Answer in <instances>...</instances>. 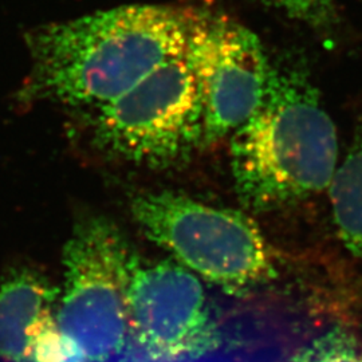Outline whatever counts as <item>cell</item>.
<instances>
[{
	"instance_id": "1",
	"label": "cell",
	"mask_w": 362,
	"mask_h": 362,
	"mask_svg": "<svg viewBox=\"0 0 362 362\" xmlns=\"http://www.w3.org/2000/svg\"><path fill=\"white\" fill-rule=\"evenodd\" d=\"M26 42L22 98L98 109L184 54V10L122 6L37 27Z\"/></svg>"
},
{
	"instance_id": "5",
	"label": "cell",
	"mask_w": 362,
	"mask_h": 362,
	"mask_svg": "<svg viewBox=\"0 0 362 362\" xmlns=\"http://www.w3.org/2000/svg\"><path fill=\"white\" fill-rule=\"evenodd\" d=\"M129 255L119 230L103 216L78 223L66 243L55 322L82 346L89 362L109 361L127 345Z\"/></svg>"
},
{
	"instance_id": "9",
	"label": "cell",
	"mask_w": 362,
	"mask_h": 362,
	"mask_svg": "<svg viewBox=\"0 0 362 362\" xmlns=\"http://www.w3.org/2000/svg\"><path fill=\"white\" fill-rule=\"evenodd\" d=\"M327 191L338 235L362 263V119Z\"/></svg>"
},
{
	"instance_id": "3",
	"label": "cell",
	"mask_w": 362,
	"mask_h": 362,
	"mask_svg": "<svg viewBox=\"0 0 362 362\" xmlns=\"http://www.w3.org/2000/svg\"><path fill=\"white\" fill-rule=\"evenodd\" d=\"M132 214L149 240L214 285L242 291L276 275L272 247L258 224L236 209L157 192L134 197Z\"/></svg>"
},
{
	"instance_id": "12",
	"label": "cell",
	"mask_w": 362,
	"mask_h": 362,
	"mask_svg": "<svg viewBox=\"0 0 362 362\" xmlns=\"http://www.w3.org/2000/svg\"><path fill=\"white\" fill-rule=\"evenodd\" d=\"M275 10L321 33L333 31L336 27L334 0H263Z\"/></svg>"
},
{
	"instance_id": "4",
	"label": "cell",
	"mask_w": 362,
	"mask_h": 362,
	"mask_svg": "<svg viewBox=\"0 0 362 362\" xmlns=\"http://www.w3.org/2000/svg\"><path fill=\"white\" fill-rule=\"evenodd\" d=\"M94 133L110 153L160 168L202 145V101L184 54L98 107Z\"/></svg>"
},
{
	"instance_id": "2",
	"label": "cell",
	"mask_w": 362,
	"mask_h": 362,
	"mask_svg": "<svg viewBox=\"0 0 362 362\" xmlns=\"http://www.w3.org/2000/svg\"><path fill=\"white\" fill-rule=\"evenodd\" d=\"M230 139L236 192L252 211L281 209L322 194L339 165L336 127L300 65H272L260 107Z\"/></svg>"
},
{
	"instance_id": "11",
	"label": "cell",
	"mask_w": 362,
	"mask_h": 362,
	"mask_svg": "<svg viewBox=\"0 0 362 362\" xmlns=\"http://www.w3.org/2000/svg\"><path fill=\"white\" fill-rule=\"evenodd\" d=\"M33 362H89L85 350L71 337L62 333L50 320L40 330L33 350Z\"/></svg>"
},
{
	"instance_id": "8",
	"label": "cell",
	"mask_w": 362,
	"mask_h": 362,
	"mask_svg": "<svg viewBox=\"0 0 362 362\" xmlns=\"http://www.w3.org/2000/svg\"><path fill=\"white\" fill-rule=\"evenodd\" d=\"M59 296L40 272L15 269L0 282V357L13 362L33 361L40 330L52 320Z\"/></svg>"
},
{
	"instance_id": "6",
	"label": "cell",
	"mask_w": 362,
	"mask_h": 362,
	"mask_svg": "<svg viewBox=\"0 0 362 362\" xmlns=\"http://www.w3.org/2000/svg\"><path fill=\"white\" fill-rule=\"evenodd\" d=\"M184 57L203 109V143L231 137L257 113L272 65L258 37L233 18L211 10H184Z\"/></svg>"
},
{
	"instance_id": "7",
	"label": "cell",
	"mask_w": 362,
	"mask_h": 362,
	"mask_svg": "<svg viewBox=\"0 0 362 362\" xmlns=\"http://www.w3.org/2000/svg\"><path fill=\"white\" fill-rule=\"evenodd\" d=\"M127 311L129 330L153 361L199 360L219 346L203 285L180 264L130 252Z\"/></svg>"
},
{
	"instance_id": "10",
	"label": "cell",
	"mask_w": 362,
	"mask_h": 362,
	"mask_svg": "<svg viewBox=\"0 0 362 362\" xmlns=\"http://www.w3.org/2000/svg\"><path fill=\"white\" fill-rule=\"evenodd\" d=\"M285 362H362V342L353 333L336 327L314 338Z\"/></svg>"
}]
</instances>
